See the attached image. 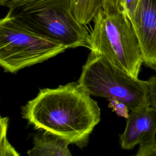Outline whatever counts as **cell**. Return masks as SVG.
<instances>
[{"mask_svg": "<svg viewBox=\"0 0 156 156\" xmlns=\"http://www.w3.org/2000/svg\"><path fill=\"white\" fill-rule=\"evenodd\" d=\"M63 45L37 35L5 16L0 21V65L15 73L63 52Z\"/></svg>", "mask_w": 156, "mask_h": 156, "instance_id": "5b68a950", "label": "cell"}, {"mask_svg": "<svg viewBox=\"0 0 156 156\" xmlns=\"http://www.w3.org/2000/svg\"><path fill=\"white\" fill-rule=\"evenodd\" d=\"M9 0H0V4L1 5H5Z\"/></svg>", "mask_w": 156, "mask_h": 156, "instance_id": "5bb4252c", "label": "cell"}, {"mask_svg": "<svg viewBox=\"0 0 156 156\" xmlns=\"http://www.w3.org/2000/svg\"><path fill=\"white\" fill-rule=\"evenodd\" d=\"M77 82L90 95L115 101L130 111L150 105L147 80L130 75L94 51H91Z\"/></svg>", "mask_w": 156, "mask_h": 156, "instance_id": "277c9868", "label": "cell"}, {"mask_svg": "<svg viewBox=\"0 0 156 156\" xmlns=\"http://www.w3.org/2000/svg\"><path fill=\"white\" fill-rule=\"evenodd\" d=\"M133 156H156L155 139L140 144L136 154Z\"/></svg>", "mask_w": 156, "mask_h": 156, "instance_id": "8fae6325", "label": "cell"}, {"mask_svg": "<svg viewBox=\"0 0 156 156\" xmlns=\"http://www.w3.org/2000/svg\"><path fill=\"white\" fill-rule=\"evenodd\" d=\"M9 118H0V156H20L7 138Z\"/></svg>", "mask_w": 156, "mask_h": 156, "instance_id": "30bf717a", "label": "cell"}, {"mask_svg": "<svg viewBox=\"0 0 156 156\" xmlns=\"http://www.w3.org/2000/svg\"><path fill=\"white\" fill-rule=\"evenodd\" d=\"M156 110L145 105L131 111L124 132L119 135L123 149H132L136 145L155 139Z\"/></svg>", "mask_w": 156, "mask_h": 156, "instance_id": "52a82bcc", "label": "cell"}, {"mask_svg": "<svg viewBox=\"0 0 156 156\" xmlns=\"http://www.w3.org/2000/svg\"><path fill=\"white\" fill-rule=\"evenodd\" d=\"M144 64L156 71V0H140L131 20Z\"/></svg>", "mask_w": 156, "mask_h": 156, "instance_id": "8992f818", "label": "cell"}, {"mask_svg": "<svg viewBox=\"0 0 156 156\" xmlns=\"http://www.w3.org/2000/svg\"><path fill=\"white\" fill-rule=\"evenodd\" d=\"M124 2L123 0H71L73 13L77 20L86 25L93 20L97 12L105 4Z\"/></svg>", "mask_w": 156, "mask_h": 156, "instance_id": "9c48e42d", "label": "cell"}, {"mask_svg": "<svg viewBox=\"0 0 156 156\" xmlns=\"http://www.w3.org/2000/svg\"><path fill=\"white\" fill-rule=\"evenodd\" d=\"M34 138L33 147L27 151L28 156H72L67 140L41 130Z\"/></svg>", "mask_w": 156, "mask_h": 156, "instance_id": "ba28073f", "label": "cell"}, {"mask_svg": "<svg viewBox=\"0 0 156 156\" xmlns=\"http://www.w3.org/2000/svg\"><path fill=\"white\" fill-rule=\"evenodd\" d=\"M140 1V0H123L124 8L130 20L132 19L134 15Z\"/></svg>", "mask_w": 156, "mask_h": 156, "instance_id": "4fadbf2b", "label": "cell"}, {"mask_svg": "<svg viewBox=\"0 0 156 156\" xmlns=\"http://www.w3.org/2000/svg\"><path fill=\"white\" fill-rule=\"evenodd\" d=\"M89 49L106 57L113 64L138 77L143 62L140 41L123 5L101 7L93 18Z\"/></svg>", "mask_w": 156, "mask_h": 156, "instance_id": "3957f363", "label": "cell"}, {"mask_svg": "<svg viewBox=\"0 0 156 156\" xmlns=\"http://www.w3.org/2000/svg\"><path fill=\"white\" fill-rule=\"evenodd\" d=\"M7 16L68 48H89L90 34L74 16L71 0H9Z\"/></svg>", "mask_w": 156, "mask_h": 156, "instance_id": "7a4b0ae2", "label": "cell"}, {"mask_svg": "<svg viewBox=\"0 0 156 156\" xmlns=\"http://www.w3.org/2000/svg\"><path fill=\"white\" fill-rule=\"evenodd\" d=\"M147 82L150 105L156 110V76L151 77Z\"/></svg>", "mask_w": 156, "mask_h": 156, "instance_id": "7c38bea8", "label": "cell"}, {"mask_svg": "<svg viewBox=\"0 0 156 156\" xmlns=\"http://www.w3.org/2000/svg\"><path fill=\"white\" fill-rule=\"evenodd\" d=\"M21 114L35 129L44 130L80 147L101 120L100 108L78 82L41 89L22 107Z\"/></svg>", "mask_w": 156, "mask_h": 156, "instance_id": "6da1fadb", "label": "cell"}]
</instances>
